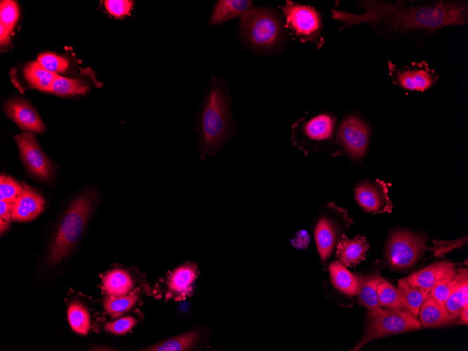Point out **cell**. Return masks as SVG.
I'll return each mask as SVG.
<instances>
[{
	"mask_svg": "<svg viewBox=\"0 0 468 351\" xmlns=\"http://www.w3.org/2000/svg\"><path fill=\"white\" fill-rule=\"evenodd\" d=\"M444 306L453 322L457 320L464 308H468V275L446 300Z\"/></svg>",
	"mask_w": 468,
	"mask_h": 351,
	"instance_id": "cell-25",
	"label": "cell"
},
{
	"mask_svg": "<svg viewBox=\"0 0 468 351\" xmlns=\"http://www.w3.org/2000/svg\"><path fill=\"white\" fill-rule=\"evenodd\" d=\"M24 75L32 87L43 92H46L58 76L43 69L37 61L29 62L25 66Z\"/></svg>",
	"mask_w": 468,
	"mask_h": 351,
	"instance_id": "cell-27",
	"label": "cell"
},
{
	"mask_svg": "<svg viewBox=\"0 0 468 351\" xmlns=\"http://www.w3.org/2000/svg\"><path fill=\"white\" fill-rule=\"evenodd\" d=\"M357 278L359 282L357 303L369 310L380 307L377 289L384 278L379 274L357 275Z\"/></svg>",
	"mask_w": 468,
	"mask_h": 351,
	"instance_id": "cell-21",
	"label": "cell"
},
{
	"mask_svg": "<svg viewBox=\"0 0 468 351\" xmlns=\"http://www.w3.org/2000/svg\"><path fill=\"white\" fill-rule=\"evenodd\" d=\"M377 295L380 307L390 310L408 311L398 289L385 279L378 286Z\"/></svg>",
	"mask_w": 468,
	"mask_h": 351,
	"instance_id": "cell-28",
	"label": "cell"
},
{
	"mask_svg": "<svg viewBox=\"0 0 468 351\" xmlns=\"http://www.w3.org/2000/svg\"><path fill=\"white\" fill-rule=\"evenodd\" d=\"M6 115L26 132L43 133L46 125L35 108L25 99L15 97L4 106Z\"/></svg>",
	"mask_w": 468,
	"mask_h": 351,
	"instance_id": "cell-14",
	"label": "cell"
},
{
	"mask_svg": "<svg viewBox=\"0 0 468 351\" xmlns=\"http://www.w3.org/2000/svg\"><path fill=\"white\" fill-rule=\"evenodd\" d=\"M88 85L77 79L57 76L46 92L60 96H71L85 92Z\"/></svg>",
	"mask_w": 468,
	"mask_h": 351,
	"instance_id": "cell-31",
	"label": "cell"
},
{
	"mask_svg": "<svg viewBox=\"0 0 468 351\" xmlns=\"http://www.w3.org/2000/svg\"><path fill=\"white\" fill-rule=\"evenodd\" d=\"M137 320L130 316L122 317L116 321L108 322L104 329L116 334H123L130 330L136 324Z\"/></svg>",
	"mask_w": 468,
	"mask_h": 351,
	"instance_id": "cell-38",
	"label": "cell"
},
{
	"mask_svg": "<svg viewBox=\"0 0 468 351\" xmlns=\"http://www.w3.org/2000/svg\"><path fill=\"white\" fill-rule=\"evenodd\" d=\"M388 69L392 82L408 91H425L434 86L439 78L425 62L414 63L399 69L389 61Z\"/></svg>",
	"mask_w": 468,
	"mask_h": 351,
	"instance_id": "cell-12",
	"label": "cell"
},
{
	"mask_svg": "<svg viewBox=\"0 0 468 351\" xmlns=\"http://www.w3.org/2000/svg\"><path fill=\"white\" fill-rule=\"evenodd\" d=\"M199 338V333L190 331L177 336L160 343L149 347L144 350L151 351H184L191 350Z\"/></svg>",
	"mask_w": 468,
	"mask_h": 351,
	"instance_id": "cell-29",
	"label": "cell"
},
{
	"mask_svg": "<svg viewBox=\"0 0 468 351\" xmlns=\"http://www.w3.org/2000/svg\"><path fill=\"white\" fill-rule=\"evenodd\" d=\"M356 6L364 11L354 14L331 10L332 18L342 23L339 30L369 23L371 29L385 39L425 37L448 26L462 25L468 21L466 1H404L390 2L378 0L357 1Z\"/></svg>",
	"mask_w": 468,
	"mask_h": 351,
	"instance_id": "cell-1",
	"label": "cell"
},
{
	"mask_svg": "<svg viewBox=\"0 0 468 351\" xmlns=\"http://www.w3.org/2000/svg\"><path fill=\"white\" fill-rule=\"evenodd\" d=\"M133 287L130 275L121 269L109 271L102 278V288L109 296L127 295Z\"/></svg>",
	"mask_w": 468,
	"mask_h": 351,
	"instance_id": "cell-23",
	"label": "cell"
},
{
	"mask_svg": "<svg viewBox=\"0 0 468 351\" xmlns=\"http://www.w3.org/2000/svg\"><path fill=\"white\" fill-rule=\"evenodd\" d=\"M0 228H1V233L2 234L4 232L6 231V230L8 228L9 226V223L4 221L2 219H0Z\"/></svg>",
	"mask_w": 468,
	"mask_h": 351,
	"instance_id": "cell-43",
	"label": "cell"
},
{
	"mask_svg": "<svg viewBox=\"0 0 468 351\" xmlns=\"http://www.w3.org/2000/svg\"><path fill=\"white\" fill-rule=\"evenodd\" d=\"M467 242V237L463 236L453 240H432L433 246L429 249L433 252L434 257H440L455 249L462 247Z\"/></svg>",
	"mask_w": 468,
	"mask_h": 351,
	"instance_id": "cell-36",
	"label": "cell"
},
{
	"mask_svg": "<svg viewBox=\"0 0 468 351\" xmlns=\"http://www.w3.org/2000/svg\"><path fill=\"white\" fill-rule=\"evenodd\" d=\"M421 329L419 319L408 311L378 307L369 312L364 333L352 350L378 338Z\"/></svg>",
	"mask_w": 468,
	"mask_h": 351,
	"instance_id": "cell-8",
	"label": "cell"
},
{
	"mask_svg": "<svg viewBox=\"0 0 468 351\" xmlns=\"http://www.w3.org/2000/svg\"><path fill=\"white\" fill-rule=\"evenodd\" d=\"M425 231L395 228L387 239L384 256L392 270H404L415 265L424 254L428 241Z\"/></svg>",
	"mask_w": 468,
	"mask_h": 351,
	"instance_id": "cell-6",
	"label": "cell"
},
{
	"mask_svg": "<svg viewBox=\"0 0 468 351\" xmlns=\"http://www.w3.org/2000/svg\"><path fill=\"white\" fill-rule=\"evenodd\" d=\"M104 6L107 12L116 18L130 15L134 6V1L130 0H106Z\"/></svg>",
	"mask_w": 468,
	"mask_h": 351,
	"instance_id": "cell-37",
	"label": "cell"
},
{
	"mask_svg": "<svg viewBox=\"0 0 468 351\" xmlns=\"http://www.w3.org/2000/svg\"><path fill=\"white\" fill-rule=\"evenodd\" d=\"M419 318L423 328H434L448 325L453 322L444 305L439 304L430 293L422 303L419 310Z\"/></svg>",
	"mask_w": 468,
	"mask_h": 351,
	"instance_id": "cell-19",
	"label": "cell"
},
{
	"mask_svg": "<svg viewBox=\"0 0 468 351\" xmlns=\"http://www.w3.org/2000/svg\"><path fill=\"white\" fill-rule=\"evenodd\" d=\"M24 189L13 202L12 219L29 221L35 219L44 209L45 200L34 188L22 182Z\"/></svg>",
	"mask_w": 468,
	"mask_h": 351,
	"instance_id": "cell-15",
	"label": "cell"
},
{
	"mask_svg": "<svg viewBox=\"0 0 468 351\" xmlns=\"http://www.w3.org/2000/svg\"><path fill=\"white\" fill-rule=\"evenodd\" d=\"M20 7L15 1L4 0L0 3V25L11 32L20 16Z\"/></svg>",
	"mask_w": 468,
	"mask_h": 351,
	"instance_id": "cell-33",
	"label": "cell"
},
{
	"mask_svg": "<svg viewBox=\"0 0 468 351\" xmlns=\"http://www.w3.org/2000/svg\"><path fill=\"white\" fill-rule=\"evenodd\" d=\"M11 32L6 29L3 25H0V43L1 47H5L10 43Z\"/></svg>",
	"mask_w": 468,
	"mask_h": 351,
	"instance_id": "cell-41",
	"label": "cell"
},
{
	"mask_svg": "<svg viewBox=\"0 0 468 351\" xmlns=\"http://www.w3.org/2000/svg\"><path fill=\"white\" fill-rule=\"evenodd\" d=\"M310 236L305 230H298L291 240V245L296 249H305L310 244Z\"/></svg>",
	"mask_w": 468,
	"mask_h": 351,
	"instance_id": "cell-39",
	"label": "cell"
},
{
	"mask_svg": "<svg viewBox=\"0 0 468 351\" xmlns=\"http://www.w3.org/2000/svg\"><path fill=\"white\" fill-rule=\"evenodd\" d=\"M336 122V116L331 113L300 118L291 125L292 145L305 155L310 152L340 155L341 151L335 139Z\"/></svg>",
	"mask_w": 468,
	"mask_h": 351,
	"instance_id": "cell-5",
	"label": "cell"
},
{
	"mask_svg": "<svg viewBox=\"0 0 468 351\" xmlns=\"http://www.w3.org/2000/svg\"><path fill=\"white\" fill-rule=\"evenodd\" d=\"M467 275V268H451L430 290L431 296L439 304L444 305L446 300Z\"/></svg>",
	"mask_w": 468,
	"mask_h": 351,
	"instance_id": "cell-22",
	"label": "cell"
},
{
	"mask_svg": "<svg viewBox=\"0 0 468 351\" xmlns=\"http://www.w3.org/2000/svg\"><path fill=\"white\" fill-rule=\"evenodd\" d=\"M238 32L246 47L269 53L284 45L287 31L282 17L273 7H252L240 17Z\"/></svg>",
	"mask_w": 468,
	"mask_h": 351,
	"instance_id": "cell-3",
	"label": "cell"
},
{
	"mask_svg": "<svg viewBox=\"0 0 468 351\" xmlns=\"http://www.w3.org/2000/svg\"><path fill=\"white\" fill-rule=\"evenodd\" d=\"M371 128L369 123L357 113L345 116L335 132L337 145L352 161L362 162L367 153Z\"/></svg>",
	"mask_w": 468,
	"mask_h": 351,
	"instance_id": "cell-10",
	"label": "cell"
},
{
	"mask_svg": "<svg viewBox=\"0 0 468 351\" xmlns=\"http://www.w3.org/2000/svg\"><path fill=\"white\" fill-rule=\"evenodd\" d=\"M97 197L95 189H88L72 201L52 241L47 257L49 263L60 262L72 251L87 224Z\"/></svg>",
	"mask_w": 468,
	"mask_h": 351,
	"instance_id": "cell-4",
	"label": "cell"
},
{
	"mask_svg": "<svg viewBox=\"0 0 468 351\" xmlns=\"http://www.w3.org/2000/svg\"><path fill=\"white\" fill-rule=\"evenodd\" d=\"M24 189L23 184L19 183L11 177L1 174L0 200L14 202Z\"/></svg>",
	"mask_w": 468,
	"mask_h": 351,
	"instance_id": "cell-34",
	"label": "cell"
},
{
	"mask_svg": "<svg viewBox=\"0 0 468 351\" xmlns=\"http://www.w3.org/2000/svg\"><path fill=\"white\" fill-rule=\"evenodd\" d=\"M369 243L365 237L357 235L348 238L345 234L336 248V256L345 266H355L366 257Z\"/></svg>",
	"mask_w": 468,
	"mask_h": 351,
	"instance_id": "cell-16",
	"label": "cell"
},
{
	"mask_svg": "<svg viewBox=\"0 0 468 351\" xmlns=\"http://www.w3.org/2000/svg\"><path fill=\"white\" fill-rule=\"evenodd\" d=\"M397 289L407 310L417 317L422 303L429 294V291L411 287L405 278L399 280Z\"/></svg>",
	"mask_w": 468,
	"mask_h": 351,
	"instance_id": "cell-26",
	"label": "cell"
},
{
	"mask_svg": "<svg viewBox=\"0 0 468 351\" xmlns=\"http://www.w3.org/2000/svg\"><path fill=\"white\" fill-rule=\"evenodd\" d=\"M285 18L284 27L290 31L293 39L311 43L317 48L324 43L322 36V22L319 12L314 7L287 1L280 7Z\"/></svg>",
	"mask_w": 468,
	"mask_h": 351,
	"instance_id": "cell-9",
	"label": "cell"
},
{
	"mask_svg": "<svg viewBox=\"0 0 468 351\" xmlns=\"http://www.w3.org/2000/svg\"><path fill=\"white\" fill-rule=\"evenodd\" d=\"M458 323L467 324L468 323V308L464 309L459 319Z\"/></svg>",
	"mask_w": 468,
	"mask_h": 351,
	"instance_id": "cell-42",
	"label": "cell"
},
{
	"mask_svg": "<svg viewBox=\"0 0 468 351\" xmlns=\"http://www.w3.org/2000/svg\"><path fill=\"white\" fill-rule=\"evenodd\" d=\"M329 270L331 282L338 291L350 297L357 296L359 289L357 275L350 272L339 261L332 262L329 266Z\"/></svg>",
	"mask_w": 468,
	"mask_h": 351,
	"instance_id": "cell-20",
	"label": "cell"
},
{
	"mask_svg": "<svg viewBox=\"0 0 468 351\" xmlns=\"http://www.w3.org/2000/svg\"><path fill=\"white\" fill-rule=\"evenodd\" d=\"M249 0H219L212 11L208 25H219L241 15L251 8Z\"/></svg>",
	"mask_w": 468,
	"mask_h": 351,
	"instance_id": "cell-18",
	"label": "cell"
},
{
	"mask_svg": "<svg viewBox=\"0 0 468 351\" xmlns=\"http://www.w3.org/2000/svg\"><path fill=\"white\" fill-rule=\"evenodd\" d=\"M455 263L448 261L434 262L425 267L408 277H405L406 282L413 287L430 290L448 273L454 268Z\"/></svg>",
	"mask_w": 468,
	"mask_h": 351,
	"instance_id": "cell-17",
	"label": "cell"
},
{
	"mask_svg": "<svg viewBox=\"0 0 468 351\" xmlns=\"http://www.w3.org/2000/svg\"><path fill=\"white\" fill-rule=\"evenodd\" d=\"M211 78L197 113L195 128L201 160L207 155H217L237 130L227 85L212 74Z\"/></svg>",
	"mask_w": 468,
	"mask_h": 351,
	"instance_id": "cell-2",
	"label": "cell"
},
{
	"mask_svg": "<svg viewBox=\"0 0 468 351\" xmlns=\"http://www.w3.org/2000/svg\"><path fill=\"white\" fill-rule=\"evenodd\" d=\"M37 62L43 69L55 74L65 72L69 66L65 57L53 53L40 54L37 57Z\"/></svg>",
	"mask_w": 468,
	"mask_h": 351,
	"instance_id": "cell-35",
	"label": "cell"
},
{
	"mask_svg": "<svg viewBox=\"0 0 468 351\" xmlns=\"http://www.w3.org/2000/svg\"><path fill=\"white\" fill-rule=\"evenodd\" d=\"M355 198L366 212H391L393 205L388 195L387 184L383 180L365 179L355 187Z\"/></svg>",
	"mask_w": 468,
	"mask_h": 351,
	"instance_id": "cell-13",
	"label": "cell"
},
{
	"mask_svg": "<svg viewBox=\"0 0 468 351\" xmlns=\"http://www.w3.org/2000/svg\"><path fill=\"white\" fill-rule=\"evenodd\" d=\"M352 223L347 210L329 202L320 207L315 219L313 233L321 261L326 266L344 232Z\"/></svg>",
	"mask_w": 468,
	"mask_h": 351,
	"instance_id": "cell-7",
	"label": "cell"
},
{
	"mask_svg": "<svg viewBox=\"0 0 468 351\" xmlns=\"http://www.w3.org/2000/svg\"><path fill=\"white\" fill-rule=\"evenodd\" d=\"M196 278V267L193 264L182 265L170 276L168 287L171 293L184 296L191 290V285Z\"/></svg>",
	"mask_w": 468,
	"mask_h": 351,
	"instance_id": "cell-24",
	"label": "cell"
},
{
	"mask_svg": "<svg viewBox=\"0 0 468 351\" xmlns=\"http://www.w3.org/2000/svg\"><path fill=\"white\" fill-rule=\"evenodd\" d=\"M68 319L71 329L76 333L85 335L90 329V315L85 306L73 301L68 308Z\"/></svg>",
	"mask_w": 468,
	"mask_h": 351,
	"instance_id": "cell-30",
	"label": "cell"
},
{
	"mask_svg": "<svg viewBox=\"0 0 468 351\" xmlns=\"http://www.w3.org/2000/svg\"><path fill=\"white\" fill-rule=\"evenodd\" d=\"M20 157L29 173L43 181L53 177L55 167L39 146L35 135L23 132L14 137Z\"/></svg>",
	"mask_w": 468,
	"mask_h": 351,
	"instance_id": "cell-11",
	"label": "cell"
},
{
	"mask_svg": "<svg viewBox=\"0 0 468 351\" xmlns=\"http://www.w3.org/2000/svg\"><path fill=\"white\" fill-rule=\"evenodd\" d=\"M13 203L1 200L0 202V219L10 223L12 219Z\"/></svg>",
	"mask_w": 468,
	"mask_h": 351,
	"instance_id": "cell-40",
	"label": "cell"
},
{
	"mask_svg": "<svg viewBox=\"0 0 468 351\" xmlns=\"http://www.w3.org/2000/svg\"><path fill=\"white\" fill-rule=\"evenodd\" d=\"M137 293L121 296H109L104 301L106 312L112 317H118L128 311L137 302Z\"/></svg>",
	"mask_w": 468,
	"mask_h": 351,
	"instance_id": "cell-32",
	"label": "cell"
}]
</instances>
